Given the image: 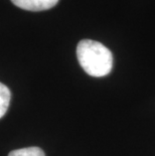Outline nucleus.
<instances>
[{"instance_id": "f257e3e1", "label": "nucleus", "mask_w": 155, "mask_h": 156, "mask_svg": "<svg viewBox=\"0 0 155 156\" xmlns=\"http://www.w3.org/2000/svg\"><path fill=\"white\" fill-rule=\"evenodd\" d=\"M77 58L84 71L92 77H105L113 68V55L101 42L83 39L77 46Z\"/></svg>"}, {"instance_id": "f03ea898", "label": "nucleus", "mask_w": 155, "mask_h": 156, "mask_svg": "<svg viewBox=\"0 0 155 156\" xmlns=\"http://www.w3.org/2000/svg\"><path fill=\"white\" fill-rule=\"evenodd\" d=\"M17 7L28 11H42L52 8L58 0H11Z\"/></svg>"}, {"instance_id": "7ed1b4c3", "label": "nucleus", "mask_w": 155, "mask_h": 156, "mask_svg": "<svg viewBox=\"0 0 155 156\" xmlns=\"http://www.w3.org/2000/svg\"><path fill=\"white\" fill-rule=\"evenodd\" d=\"M9 103H10V91L5 85L0 83V119L7 112Z\"/></svg>"}, {"instance_id": "20e7f679", "label": "nucleus", "mask_w": 155, "mask_h": 156, "mask_svg": "<svg viewBox=\"0 0 155 156\" xmlns=\"http://www.w3.org/2000/svg\"><path fill=\"white\" fill-rule=\"evenodd\" d=\"M8 156H45L44 152L38 147H27L13 150Z\"/></svg>"}]
</instances>
